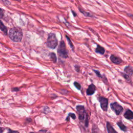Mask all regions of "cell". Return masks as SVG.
Segmentation results:
<instances>
[{
	"label": "cell",
	"mask_w": 133,
	"mask_h": 133,
	"mask_svg": "<svg viewBox=\"0 0 133 133\" xmlns=\"http://www.w3.org/2000/svg\"><path fill=\"white\" fill-rule=\"evenodd\" d=\"M127 16L133 20V15H132L131 14H127Z\"/></svg>",
	"instance_id": "27"
},
{
	"label": "cell",
	"mask_w": 133,
	"mask_h": 133,
	"mask_svg": "<svg viewBox=\"0 0 133 133\" xmlns=\"http://www.w3.org/2000/svg\"><path fill=\"white\" fill-rule=\"evenodd\" d=\"M4 16V10L0 8V19L2 18Z\"/></svg>",
	"instance_id": "22"
},
{
	"label": "cell",
	"mask_w": 133,
	"mask_h": 133,
	"mask_svg": "<svg viewBox=\"0 0 133 133\" xmlns=\"http://www.w3.org/2000/svg\"><path fill=\"white\" fill-rule=\"evenodd\" d=\"M70 116H71L73 119H76V115H75V114L74 113H69L68 116V117H66V119L67 121H68V120L69 119V117H70Z\"/></svg>",
	"instance_id": "20"
},
{
	"label": "cell",
	"mask_w": 133,
	"mask_h": 133,
	"mask_svg": "<svg viewBox=\"0 0 133 133\" xmlns=\"http://www.w3.org/2000/svg\"><path fill=\"white\" fill-rule=\"evenodd\" d=\"M20 90V89L18 87H14L12 88V91H18Z\"/></svg>",
	"instance_id": "25"
},
{
	"label": "cell",
	"mask_w": 133,
	"mask_h": 133,
	"mask_svg": "<svg viewBox=\"0 0 133 133\" xmlns=\"http://www.w3.org/2000/svg\"><path fill=\"white\" fill-rule=\"evenodd\" d=\"M107 129L108 133H117L112 126L111 124L108 122H107Z\"/></svg>",
	"instance_id": "13"
},
{
	"label": "cell",
	"mask_w": 133,
	"mask_h": 133,
	"mask_svg": "<svg viewBox=\"0 0 133 133\" xmlns=\"http://www.w3.org/2000/svg\"><path fill=\"white\" fill-rule=\"evenodd\" d=\"M60 90L63 91V92H61V94H63V95H67V94H68V92H69V91H68V90H65V89H61Z\"/></svg>",
	"instance_id": "24"
},
{
	"label": "cell",
	"mask_w": 133,
	"mask_h": 133,
	"mask_svg": "<svg viewBox=\"0 0 133 133\" xmlns=\"http://www.w3.org/2000/svg\"><path fill=\"white\" fill-rule=\"evenodd\" d=\"M47 46L51 49H55L58 45V39L55 33H50L47 40Z\"/></svg>",
	"instance_id": "2"
},
{
	"label": "cell",
	"mask_w": 133,
	"mask_h": 133,
	"mask_svg": "<svg viewBox=\"0 0 133 133\" xmlns=\"http://www.w3.org/2000/svg\"><path fill=\"white\" fill-rule=\"evenodd\" d=\"M78 9L80 11V12L82 14H83L85 16H86V17H94V16L92 14L90 13L89 12H87V11H85L84 9H83L80 7H78Z\"/></svg>",
	"instance_id": "14"
},
{
	"label": "cell",
	"mask_w": 133,
	"mask_h": 133,
	"mask_svg": "<svg viewBox=\"0 0 133 133\" xmlns=\"http://www.w3.org/2000/svg\"><path fill=\"white\" fill-rule=\"evenodd\" d=\"M110 108L117 115H119L123 111V107L117 102L111 103L110 104Z\"/></svg>",
	"instance_id": "6"
},
{
	"label": "cell",
	"mask_w": 133,
	"mask_h": 133,
	"mask_svg": "<svg viewBox=\"0 0 133 133\" xmlns=\"http://www.w3.org/2000/svg\"><path fill=\"white\" fill-rule=\"evenodd\" d=\"M3 132V129L2 128L0 127V133H2Z\"/></svg>",
	"instance_id": "30"
},
{
	"label": "cell",
	"mask_w": 133,
	"mask_h": 133,
	"mask_svg": "<svg viewBox=\"0 0 133 133\" xmlns=\"http://www.w3.org/2000/svg\"><path fill=\"white\" fill-rule=\"evenodd\" d=\"M3 3H4L5 5H8V4H7V3H10V2H9L8 1H3Z\"/></svg>",
	"instance_id": "29"
},
{
	"label": "cell",
	"mask_w": 133,
	"mask_h": 133,
	"mask_svg": "<svg viewBox=\"0 0 133 133\" xmlns=\"http://www.w3.org/2000/svg\"><path fill=\"white\" fill-rule=\"evenodd\" d=\"M121 74H122L121 75L123 76V77H124L125 79L126 82H127L128 83H131V77L129 76H128L127 74H126V73H123V72H121Z\"/></svg>",
	"instance_id": "17"
},
{
	"label": "cell",
	"mask_w": 133,
	"mask_h": 133,
	"mask_svg": "<svg viewBox=\"0 0 133 133\" xmlns=\"http://www.w3.org/2000/svg\"><path fill=\"white\" fill-rule=\"evenodd\" d=\"M74 68H75V71H76L77 72H79V70H80V66H79V65H75Z\"/></svg>",
	"instance_id": "23"
},
{
	"label": "cell",
	"mask_w": 133,
	"mask_h": 133,
	"mask_svg": "<svg viewBox=\"0 0 133 133\" xmlns=\"http://www.w3.org/2000/svg\"><path fill=\"white\" fill-rule=\"evenodd\" d=\"M74 85L75 86V87L78 90H80L81 88V84L78 83L77 82H74Z\"/></svg>",
	"instance_id": "21"
},
{
	"label": "cell",
	"mask_w": 133,
	"mask_h": 133,
	"mask_svg": "<svg viewBox=\"0 0 133 133\" xmlns=\"http://www.w3.org/2000/svg\"><path fill=\"white\" fill-rule=\"evenodd\" d=\"M8 35L10 39L15 42H19L23 37V33L21 28L13 27L9 31Z\"/></svg>",
	"instance_id": "1"
},
{
	"label": "cell",
	"mask_w": 133,
	"mask_h": 133,
	"mask_svg": "<svg viewBox=\"0 0 133 133\" xmlns=\"http://www.w3.org/2000/svg\"><path fill=\"white\" fill-rule=\"evenodd\" d=\"M110 59L112 63H113L114 64H117V65L121 64L123 62V60L121 58H119V57H117V56H115L113 54H112L110 56Z\"/></svg>",
	"instance_id": "7"
},
{
	"label": "cell",
	"mask_w": 133,
	"mask_h": 133,
	"mask_svg": "<svg viewBox=\"0 0 133 133\" xmlns=\"http://www.w3.org/2000/svg\"><path fill=\"white\" fill-rule=\"evenodd\" d=\"M7 133H19V132H18L17 131H14V130H9Z\"/></svg>",
	"instance_id": "26"
},
{
	"label": "cell",
	"mask_w": 133,
	"mask_h": 133,
	"mask_svg": "<svg viewBox=\"0 0 133 133\" xmlns=\"http://www.w3.org/2000/svg\"><path fill=\"white\" fill-rule=\"evenodd\" d=\"M71 11H72V14L73 15V16H74V17H76V16H77V14L75 13V12L74 11L72 10Z\"/></svg>",
	"instance_id": "28"
},
{
	"label": "cell",
	"mask_w": 133,
	"mask_h": 133,
	"mask_svg": "<svg viewBox=\"0 0 133 133\" xmlns=\"http://www.w3.org/2000/svg\"><path fill=\"white\" fill-rule=\"evenodd\" d=\"M76 110L78 114V118L81 121H83L85 119V122H88V116L86 113L84 107L82 105L76 106Z\"/></svg>",
	"instance_id": "4"
},
{
	"label": "cell",
	"mask_w": 133,
	"mask_h": 133,
	"mask_svg": "<svg viewBox=\"0 0 133 133\" xmlns=\"http://www.w3.org/2000/svg\"><path fill=\"white\" fill-rule=\"evenodd\" d=\"M95 52L100 55H103L105 52V49L100 45H97V47L95 49Z\"/></svg>",
	"instance_id": "12"
},
{
	"label": "cell",
	"mask_w": 133,
	"mask_h": 133,
	"mask_svg": "<svg viewBox=\"0 0 133 133\" xmlns=\"http://www.w3.org/2000/svg\"><path fill=\"white\" fill-rule=\"evenodd\" d=\"M98 100L100 103V107L102 110L104 111H107L109 103L108 99L103 96H99L98 97Z\"/></svg>",
	"instance_id": "5"
},
{
	"label": "cell",
	"mask_w": 133,
	"mask_h": 133,
	"mask_svg": "<svg viewBox=\"0 0 133 133\" xmlns=\"http://www.w3.org/2000/svg\"><path fill=\"white\" fill-rule=\"evenodd\" d=\"M96 90V87L94 84H91L88 86L86 90V94L88 96H91L94 95Z\"/></svg>",
	"instance_id": "8"
},
{
	"label": "cell",
	"mask_w": 133,
	"mask_h": 133,
	"mask_svg": "<svg viewBox=\"0 0 133 133\" xmlns=\"http://www.w3.org/2000/svg\"><path fill=\"white\" fill-rule=\"evenodd\" d=\"M124 117L127 119H129V120L132 119H133V112L129 109H127L125 111V113L124 114Z\"/></svg>",
	"instance_id": "10"
},
{
	"label": "cell",
	"mask_w": 133,
	"mask_h": 133,
	"mask_svg": "<svg viewBox=\"0 0 133 133\" xmlns=\"http://www.w3.org/2000/svg\"><path fill=\"white\" fill-rule=\"evenodd\" d=\"M0 29L1 30L4 32V33L5 35L7 34V27L4 25L3 22L0 20Z\"/></svg>",
	"instance_id": "15"
},
{
	"label": "cell",
	"mask_w": 133,
	"mask_h": 133,
	"mask_svg": "<svg viewBox=\"0 0 133 133\" xmlns=\"http://www.w3.org/2000/svg\"><path fill=\"white\" fill-rule=\"evenodd\" d=\"M50 58L52 60V61L54 62V63H56L57 61V57L56 55L54 52H51L50 54Z\"/></svg>",
	"instance_id": "19"
},
{
	"label": "cell",
	"mask_w": 133,
	"mask_h": 133,
	"mask_svg": "<svg viewBox=\"0 0 133 133\" xmlns=\"http://www.w3.org/2000/svg\"><path fill=\"white\" fill-rule=\"evenodd\" d=\"M93 71H94V72L95 73L96 75L99 78H101V79L102 80V81H103L105 84H107L108 83V79H107V77H106V76H105V75L104 74H102H102H101V73L100 72V71H99L98 70H94V69H93Z\"/></svg>",
	"instance_id": "9"
},
{
	"label": "cell",
	"mask_w": 133,
	"mask_h": 133,
	"mask_svg": "<svg viewBox=\"0 0 133 133\" xmlns=\"http://www.w3.org/2000/svg\"><path fill=\"white\" fill-rule=\"evenodd\" d=\"M57 53L59 57L63 59H66L68 57V52L66 50L65 44L63 41H61L60 42L58 48Z\"/></svg>",
	"instance_id": "3"
},
{
	"label": "cell",
	"mask_w": 133,
	"mask_h": 133,
	"mask_svg": "<svg viewBox=\"0 0 133 133\" xmlns=\"http://www.w3.org/2000/svg\"><path fill=\"white\" fill-rule=\"evenodd\" d=\"M65 36H66V39H67V41H68V44H69L70 47L71 48V49H72V50L74 51V45H73V43H72V42L71 39L70 38V37H69L68 36L66 35Z\"/></svg>",
	"instance_id": "18"
},
{
	"label": "cell",
	"mask_w": 133,
	"mask_h": 133,
	"mask_svg": "<svg viewBox=\"0 0 133 133\" xmlns=\"http://www.w3.org/2000/svg\"><path fill=\"white\" fill-rule=\"evenodd\" d=\"M117 125H118V126L119 127V128L123 130V131H126L127 130V127H126V126L122 123V121H118L117 123Z\"/></svg>",
	"instance_id": "16"
},
{
	"label": "cell",
	"mask_w": 133,
	"mask_h": 133,
	"mask_svg": "<svg viewBox=\"0 0 133 133\" xmlns=\"http://www.w3.org/2000/svg\"><path fill=\"white\" fill-rule=\"evenodd\" d=\"M124 73L127 74L130 77H131L133 75V69L131 66L129 65L126 66L124 68Z\"/></svg>",
	"instance_id": "11"
}]
</instances>
